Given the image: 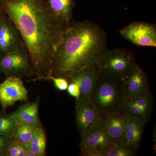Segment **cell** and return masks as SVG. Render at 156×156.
Returning <instances> with one entry per match:
<instances>
[{
  "instance_id": "6da1fadb",
  "label": "cell",
  "mask_w": 156,
  "mask_h": 156,
  "mask_svg": "<svg viewBox=\"0 0 156 156\" xmlns=\"http://www.w3.org/2000/svg\"><path fill=\"white\" fill-rule=\"evenodd\" d=\"M28 51L36 79L51 75L53 57L67 27L52 12L47 0H0Z\"/></svg>"
},
{
  "instance_id": "7a4b0ae2",
  "label": "cell",
  "mask_w": 156,
  "mask_h": 156,
  "mask_svg": "<svg viewBox=\"0 0 156 156\" xmlns=\"http://www.w3.org/2000/svg\"><path fill=\"white\" fill-rule=\"evenodd\" d=\"M108 50L107 35L100 25L73 20L54 54L51 75L68 80L81 70L97 66Z\"/></svg>"
},
{
  "instance_id": "3957f363",
  "label": "cell",
  "mask_w": 156,
  "mask_h": 156,
  "mask_svg": "<svg viewBox=\"0 0 156 156\" xmlns=\"http://www.w3.org/2000/svg\"><path fill=\"white\" fill-rule=\"evenodd\" d=\"M125 98L122 80L99 72L90 100L97 108L101 119L122 110Z\"/></svg>"
},
{
  "instance_id": "277c9868",
  "label": "cell",
  "mask_w": 156,
  "mask_h": 156,
  "mask_svg": "<svg viewBox=\"0 0 156 156\" xmlns=\"http://www.w3.org/2000/svg\"><path fill=\"white\" fill-rule=\"evenodd\" d=\"M137 65L134 54L123 48L108 50L97 65L101 73L122 80Z\"/></svg>"
},
{
  "instance_id": "5b68a950",
  "label": "cell",
  "mask_w": 156,
  "mask_h": 156,
  "mask_svg": "<svg viewBox=\"0 0 156 156\" xmlns=\"http://www.w3.org/2000/svg\"><path fill=\"white\" fill-rule=\"evenodd\" d=\"M0 73L21 79L35 76L24 42L13 51L0 56Z\"/></svg>"
},
{
  "instance_id": "8992f818",
  "label": "cell",
  "mask_w": 156,
  "mask_h": 156,
  "mask_svg": "<svg viewBox=\"0 0 156 156\" xmlns=\"http://www.w3.org/2000/svg\"><path fill=\"white\" fill-rule=\"evenodd\" d=\"M112 139L104 127L102 121L86 136L80 143L81 155L102 156L103 153L112 145Z\"/></svg>"
},
{
  "instance_id": "52a82bcc",
  "label": "cell",
  "mask_w": 156,
  "mask_h": 156,
  "mask_svg": "<svg viewBox=\"0 0 156 156\" xmlns=\"http://www.w3.org/2000/svg\"><path fill=\"white\" fill-rule=\"evenodd\" d=\"M123 37L140 47H156L155 25L141 21L131 23L120 30Z\"/></svg>"
},
{
  "instance_id": "ba28073f",
  "label": "cell",
  "mask_w": 156,
  "mask_h": 156,
  "mask_svg": "<svg viewBox=\"0 0 156 156\" xmlns=\"http://www.w3.org/2000/svg\"><path fill=\"white\" fill-rule=\"evenodd\" d=\"M0 83V104L3 111L18 101H28V91L21 78L6 76Z\"/></svg>"
},
{
  "instance_id": "9c48e42d",
  "label": "cell",
  "mask_w": 156,
  "mask_h": 156,
  "mask_svg": "<svg viewBox=\"0 0 156 156\" xmlns=\"http://www.w3.org/2000/svg\"><path fill=\"white\" fill-rule=\"evenodd\" d=\"M75 120L81 138L98 125L101 119L97 108L90 99L76 100Z\"/></svg>"
},
{
  "instance_id": "30bf717a",
  "label": "cell",
  "mask_w": 156,
  "mask_h": 156,
  "mask_svg": "<svg viewBox=\"0 0 156 156\" xmlns=\"http://www.w3.org/2000/svg\"><path fill=\"white\" fill-rule=\"evenodd\" d=\"M122 83L126 98L136 97L151 92L147 76L138 65L123 79Z\"/></svg>"
},
{
  "instance_id": "8fae6325",
  "label": "cell",
  "mask_w": 156,
  "mask_h": 156,
  "mask_svg": "<svg viewBox=\"0 0 156 156\" xmlns=\"http://www.w3.org/2000/svg\"><path fill=\"white\" fill-rule=\"evenodd\" d=\"M23 42L16 26L6 16L0 24V56L15 50Z\"/></svg>"
},
{
  "instance_id": "7c38bea8",
  "label": "cell",
  "mask_w": 156,
  "mask_h": 156,
  "mask_svg": "<svg viewBox=\"0 0 156 156\" xmlns=\"http://www.w3.org/2000/svg\"><path fill=\"white\" fill-rule=\"evenodd\" d=\"M129 115L122 110L101 119L104 127L114 142L124 140L125 130Z\"/></svg>"
},
{
  "instance_id": "4fadbf2b",
  "label": "cell",
  "mask_w": 156,
  "mask_h": 156,
  "mask_svg": "<svg viewBox=\"0 0 156 156\" xmlns=\"http://www.w3.org/2000/svg\"><path fill=\"white\" fill-rule=\"evenodd\" d=\"M99 72L97 66L87 68L74 73L68 80L77 82L80 86V101L90 99L92 89Z\"/></svg>"
},
{
  "instance_id": "5bb4252c",
  "label": "cell",
  "mask_w": 156,
  "mask_h": 156,
  "mask_svg": "<svg viewBox=\"0 0 156 156\" xmlns=\"http://www.w3.org/2000/svg\"><path fill=\"white\" fill-rule=\"evenodd\" d=\"M40 98L38 96L33 102L22 104L11 113L17 123L39 126L41 125L39 114Z\"/></svg>"
},
{
  "instance_id": "9a60e30c",
  "label": "cell",
  "mask_w": 156,
  "mask_h": 156,
  "mask_svg": "<svg viewBox=\"0 0 156 156\" xmlns=\"http://www.w3.org/2000/svg\"><path fill=\"white\" fill-rule=\"evenodd\" d=\"M146 121L129 115L125 130L124 140L136 151L139 147Z\"/></svg>"
},
{
  "instance_id": "2e32d148",
  "label": "cell",
  "mask_w": 156,
  "mask_h": 156,
  "mask_svg": "<svg viewBox=\"0 0 156 156\" xmlns=\"http://www.w3.org/2000/svg\"><path fill=\"white\" fill-rule=\"evenodd\" d=\"M52 12L64 23L67 27L72 22V12L76 0H47Z\"/></svg>"
},
{
  "instance_id": "e0dca14e",
  "label": "cell",
  "mask_w": 156,
  "mask_h": 156,
  "mask_svg": "<svg viewBox=\"0 0 156 156\" xmlns=\"http://www.w3.org/2000/svg\"><path fill=\"white\" fill-rule=\"evenodd\" d=\"M24 146L29 151L34 153L36 156L46 155L47 137L42 125L36 128L30 141Z\"/></svg>"
},
{
  "instance_id": "ac0fdd59",
  "label": "cell",
  "mask_w": 156,
  "mask_h": 156,
  "mask_svg": "<svg viewBox=\"0 0 156 156\" xmlns=\"http://www.w3.org/2000/svg\"><path fill=\"white\" fill-rule=\"evenodd\" d=\"M38 126L17 123L12 138L24 145H27L30 141L34 131Z\"/></svg>"
},
{
  "instance_id": "d6986e66",
  "label": "cell",
  "mask_w": 156,
  "mask_h": 156,
  "mask_svg": "<svg viewBox=\"0 0 156 156\" xmlns=\"http://www.w3.org/2000/svg\"><path fill=\"white\" fill-rule=\"evenodd\" d=\"M135 152L125 140H121L114 142L103 153L102 156H132L134 155Z\"/></svg>"
},
{
  "instance_id": "ffe728a7",
  "label": "cell",
  "mask_w": 156,
  "mask_h": 156,
  "mask_svg": "<svg viewBox=\"0 0 156 156\" xmlns=\"http://www.w3.org/2000/svg\"><path fill=\"white\" fill-rule=\"evenodd\" d=\"M17 123L12 113L0 112V134L12 137Z\"/></svg>"
},
{
  "instance_id": "44dd1931",
  "label": "cell",
  "mask_w": 156,
  "mask_h": 156,
  "mask_svg": "<svg viewBox=\"0 0 156 156\" xmlns=\"http://www.w3.org/2000/svg\"><path fill=\"white\" fill-rule=\"evenodd\" d=\"M51 81L53 82L54 87L57 90L60 91L66 90L69 85V82L66 79L62 77H57L52 75H49L43 78L41 80Z\"/></svg>"
},
{
  "instance_id": "7402d4cb",
  "label": "cell",
  "mask_w": 156,
  "mask_h": 156,
  "mask_svg": "<svg viewBox=\"0 0 156 156\" xmlns=\"http://www.w3.org/2000/svg\"><path fill=\"white\" fill-rule=\"evenodd\" d=\"M25 146L13 140L9 144L6 156H19V154Z\"/></svg>"
},
{
  "instance_id": "603a6c76",
  "label": "cell",
  "mask_w": 156,
  "mask_h": 156,
  "mask_svg": "<svg viewBox=\"0 0 156 156\" xmlns=\"http://www.w3.org/2000/svg\"><path fill=\"white\" fill-rule=\"evenodd\" d=\"M67 90L69 95L75 98L76 100H78L80 95V86L77 82L70 81L69 82Z\"/></svg>"
},
{
  "instance_id": "cb8c5ba5",
  "label": "cell",
  "mask_w": 156,
  "mask_h": 156,
  "mask_svg": "<svg viewBox=\"0 0 156 156\" xmlns=\"http://www.w3.org/2000/svg\"><path fill=\"white\" fill-rule=\"evenodd\" d=\"M13 140L11 136L0 134V156H6L7 149Z\"/></svg>"
},
{
  "instance_id": "d4e9b609",
  "label": "cell",
  "mask_w": 156,
  "mask_h": 156,
  "mask_svg": "<svg viewBox=\"0 0 156 156\" xmlns=\"http://www.w3.org/2000/svg\"><path fill=\"white\" fill-rule=\"evenodd\" d=\"M7 15L3 12L2 10L0 8V24L2 22L3 20L6 17Z\"/></svg>"
}]
</instances>
